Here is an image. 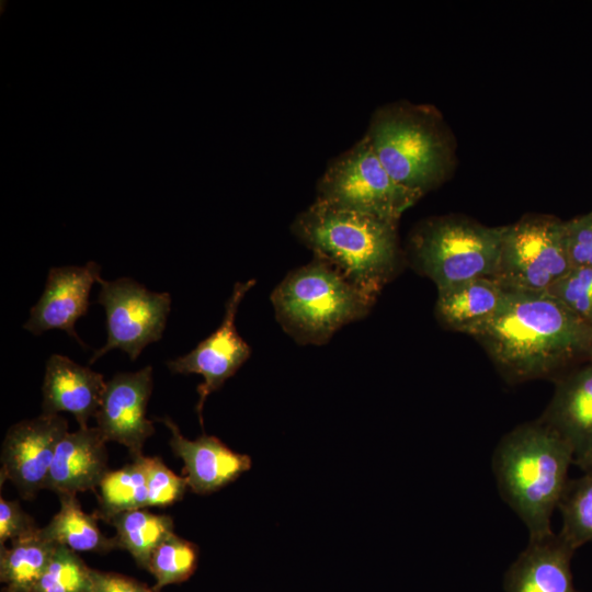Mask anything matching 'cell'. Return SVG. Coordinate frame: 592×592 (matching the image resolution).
Returning a JSON list of instances; mask_svg holds the SVG:
<instances>
[{"label": "cell", "instance_id": "7", "mask_svg": "<svg viewBox=\"0 0 592 592\" xmlns=\"http://www.w3.org/2000/svg\"><path fill=\"white\" fill-rule=\"evenodd\" d=\"M423 195L397 183L365 134L333 158L317 184V201L335 208L398 221Z\"/></svg>", "mask_w": 592, "mask_h": 592}, {"label": "cell", "instance_id": "22", "mask_svg": "<svg viewBox=\"0 0 592 592\" xmlns=\"http://www.w3.org/2000/svg\"><path fill=\"white\" fill-rule=\"evenodd\" d=\"M109 523L116 530L115 539L118 548L127 550L136 563L145 570H148L152 551L174 533L170 515L155 514L147 509L119 513Z\"/></svg>", "mask_w": 592, "mask_h": 592}, {"label": "cell", "instance_id": "21", "mask_svg": "<svg viewBox=\"0 0 592 592\" xmlns=\"http://www.w3.org/2000/svg\"><path fill=\"white\" fill-rule=\"evenodd\" d=\"M57 544L42 534V527L1 547L0 580L9 592H33Z\"/></svg>", "mask_w": 592, "mask_h": 592}, {"label": "cell", "instance_id": "6", "mask_svg": "<svg viewBox=\"0 0 592 592\" xmlns=\"http://www.w3.org/2000/svg\"><path fill=\"white\" fill-rule=\"evenodd\" d=\"M502 226L488 227L456 216L431 218L410 238L413 266L443 289L492 277L500 254Z\"/></svg>", "mask_w": 592, "mask_h": 592}, {"label": "cell", "instance_id": "8", "mask_svg": "<svg viewBox=\"0 0 592 592\" xmlns=\"http://www.w3.org/2000/svg\"><path fill=\"white\" fill-rule=\"evenodd\" d=\"M571 267L563 220L548 215H526L502 226L492 278L508 292L546 293Z\"/></svg>", "mask_w": 592, "mask_h": 592}, {"label": "cell", "instance_id": "3", "mask_svg": "<svg viewBox=\"0 0 592 592\" xmlns=\"http://www.w3.org/2000/svg\"><path fill=\"white\" fill-rule=\"evenodd\" d=\"M398 221L315 201L299 213L293 235L349 281L377 296L400 263Z\"/></svg>", "mask_w": 592, "mask_h": 592}, {"label": "cell", "instance_id": "33", "mask_svg": "<svg viewBox=\"0 0 592 592\" xmlns=\"http://www.w3.org/2000/svg\"><path fill=\"white\" fill-rule=\"evenodd\" d=\"M2 592H9V591H7V590H4V589H3V591H2Z\"/></svg>", "mask_w": 592, "mask_h": 592}, {"label": "cell", "instance_id": "19", "mask_svg": "<svg viewBox=\"0 0 592 592\" xmlns=\"http://www.w3.org/2000/svg\"><path fill=\"white\" fill-rule=\"evenodd\" d=\"M509 293L492 277L466 281L437 289L435 315L445 327L475 338L498 316Z\"/></svg>", "mask_w": 592, "mask_h": 592}, {"label": "cell", "instance_id": "24", "mask_svg": "<svg viewBox=\"0 0 592 592\" xmlns=\"http://www.w3.org/2000/svg\"><path fill=\"white\" fill-rule=\"evenodd\" d=\"M558 508L562 528L558 534L574 550L592 542V470L569 480Z\"/></svg>", "mask_w": 592, "mask_h": 592}, {"label": "cell", "instance_id": "12", "mask_svg": "<svg viewBox=\"0 0 592 592\" xmlns=\"http://www.w3.org/2000/svg\"><path fill=\"white\" fill-rule=\"evenodd\" d=\"M152 386L150 365L115 374L106 382L94 417L104 439L125 446L132 457L143 454L146 441L155 433L153 422L146 415Z\"/></svg>", "mask_w": 592, "mask_h": 592}, {"label": "cell", "instance_id": "2", "mask_svg": "<svg viewBox=\"0 0 592 592\" xmlns=\"http://www.w3.org/2000/svg\"><path fill=\"white\" fill-rule=\"evenodd\" d=\"M572 463L570 445L540 420L515 428L499 443L493 455L498 486L526 525L530 539L554 534L551 516Z\"/></svg>", "mask_w": 592, "mask_h": 592}, {"label": "cell", "instance_id": "5", "mask_svg": "<svg viewBox=\"0 0 592 592\" xmlns=\"http://www.w3.org/2000/svg\"><path fill=\"white\" fill-rule=\"evenodd\" d=\"M376 297L314 255L281 281L271 303L277 322L297 343L322 345L342 327L363 319Z\"/></svg>", "mask_w": 592, "mask_h": 592}, {"label": "cell", "instance_id": "29", "mask_svg": "<svg viewBox=\"0 0 592 592\" xmlns=\"http://www.w3.org/2000/svg\"><path fill=\"white\" fill-rule=\"evenodd\" d=\"M566 247L572 266H592V212L565 221Z\"/></svg>", "mask_w": 592, "mask_h": 592}, {"label": "cell", "instance_id": "10", "mask_svg": "<svg viewBox=\"0 0 592 592\" xmlns=\"http://www.w3.org/2000/svg\"><path fill=\"white\" fill-rule=\"evenodd\" d=\"M255 280L237 282L225 304L220 326L201 341L191 352L167 362L173 374H197L203 383L197 386L196 412L203 426V407L207 397L234 376L251 355L250 345L239 335L236 328L238 307Z\"/></svg>", "mask_w": 592, "mask_h": 592}, {"label": "cell", "instance_id": "17", "mask_svg": "<svg viewBox=\"0 0 592 592\" xmlns=\"http://www.w3.org/2000/svg\"><path fill=\"white\" fill-rule=\"evenodd\" d=\"M106 443L96 426L68 431L57 445L45 489L57 494L95 490L110 470Z\"/></svg>", "mask_w": 592, "mask_h": 592}, {"label": "cell", "instance_id": "15", "mask_svg": "<svg viewBox=\"0 0 592 592\" xmlns=\"http://www.w3.org/2000/svg\"><path fill=\"white\" fill-rule=\"evenodd\" d=\"M160 422L170 431V447L184 463L187 487L198 494H208L235 481L251 468V458L231 451L216 436L202 435L187 440L172 419Z\"/></svg>", "mask_w": 592, "mask_h": 592}, {"label": "cell", "instance_id": "32", "mask_svg": "<svg viewBox=\"0 0 592 592\" xmlns=\"http://www.w3.org/2000/svg\"><path fill=\"white\" fill-rule=\"evenodd\" d=\"M583 471L592 470V459L585 463L582 467H580Z\"/></svg>", "mask_w": 592, "mask_h": 592}, {"label": "cell", "instance_id": "18", "mask_svg": "<svg viewBox=\"0 0 592 592\" xmlns=\"http://www.w3.org/2000/svg\"><path fill=\"white\" fill-rule=\"evenodd\" d=\"M573 553L556 534L530 539L505 573V592H578L570 568Z\"/></svg>", "mask_w": 592, "mask_h": 592}, {"label": "cell", "instance_id": "13", "mask_svg": "<svg viewBox=\"0 0 592 592\" xmlns=\"http://www.w3.org/2000/svg\"><path fill=\"white\" fill-rule=\"evenodd\" d=\"M100 272V265L93 261L82 266L52 267L44 292L31 308L23 328L35 335L48 330H62L84 346L75 325L88 311L90 291L101 278Z\"/></svg>", "mask_w": 592, "mask_h": 592}, {"label": "cell", "instance_id": "9", "mask_svg": "<svg viewBox=\"0 0 592 592\" xmlns=\"http://www.w3.org/2000/svg\"><path fill=\"white\" fill-rule=\"evenodd\" d=\"M98 303L106 316V342L95 350L89 364L118 349L135 361L144 348L159 341L171 310L169 293L151 292L130 277L100 278Z\"/></svg>", "mask_w": 592, "mask_h": 592}, {"label": "cell", "instance_id": "28", "mask_svg": "<svg viewBox=\"0 0 592 592\" xmlns=\"http://www.w3.org/2000/svg\"><path fill=\"white\" fill-rule=\"evenodd\" d=\"M146 474L148 508H164L180 501L187 487L185 477L169 469L159 457L141 456Z\"/></svg>", "mask_w": 592, "mask_h": 592}, {"label": "cell", "instance_id": "14", "mask_svg": "<svg viewBox=\"0 0 592 592\" xmlns=\"http://www.w3.org/2000/svg\"><path fill=\"white\" fill-rule=\"evenodd\" d=\"M539 420L570 445L573 464L582 467L592 459V362L558 378Z\"/></svg>", "mask_w": 592, "mask_h": 592}, {"label": "cell", "instance_id": "30", "mask_svg": "<svg viewBox=\"0 0 592 592\" xmlns=\"http://www.w3.org/2000/svg\"><path fill=\"white\" fill-rule=\"evenodd\" d=\"M39 526L29 515L18 501L0 498V547L8 540H13L37 531Z\"/></svg>", "mask_w": 592, "mask_h": 592}, {"label": "cell", "instance_id": "11", "mask_svg": "<svg viewBox=\"0 0 592 592\" xmlns=\"http://www.w3.org/2000/svg\"><path fill=\"white\" fill-rule=\"evenodd\" d=\"M68 432L59 414L22 420L7 431L1 447V485L10 480L25 500L45 489L58 443Z\"/></svg>", "mask_w": 592, "mask_h": 592}, {"label": "cell", "instance_id": "31", "mask_svg": "<svg viewBox=\"0 0 592 592\" xmlns=\"http://www.w3.org/2000/svg\"><path fill=\"white\" fill-rule=\"evenodd\" d=\"M89 592H159L130 577L92 569Z\"/></svg>", "mask_w": 592, "mask_h": 592}, {"label": "cell", "instance_id": "25", "mask_svg": "<svg viewBox=\"0 0 592 592\" xmlns=\"http://www.w3.org/2000/svg\"><path fill=\"white\" fill-rule=\"evenodd\" d=\"M198 560V547L182 537L171 534L152 551L148 571L156 578L153 587L160 592L168 584L187 580Z\"/></svg>", "mask_w": 592, "mask_h": 592}, {"label": "cell", "instance_id": "1", "mask_svg": "<svg viewBox=\"0 0 592 592\" xmlns=\"http://www.w3.org/2000/svg\"><path fill=\"white\" fill-rule=\"evenodd\" d=\"M475 338L513 382L592 362V327L547 293L510 292L498 316Z\"/></svg>", "mask_w": 592, "mask_h": 592}, {"label": "cell", "instance_id": "16", "mask_svg": "<svg viewBox=\"0 0 592 592\" xmlns=\"http://www.w3.org/2000/svg\"><path fill=\"white\" fill-rule=\"evenodd\" d=\"M105 386L102 374L68 356L53 354L47 360L42 386V413L69 412L79 428H87L88 420L99 410Z\"/></svg>", "mask_w": 592, "mask_h": 592}, {"label": "cell", "instance_id": "27", "mask_svg": "<svg viewBox=\"0 0 592 592\" xmlns=\"http://www.w3.org/2000/svg\"><path fill=\"white\" fill-rule=\"evenodd\" d=\"M546 293L592 327V266H572Z\"/></svg>", "mask_w": 592, "mask_h": 592}, {"label": "cell", "instance_id": "26", "mask_svg": "<svg viewBox=\"0 0 592 592\" xmlns=\"http://www.w3.org/2000/svg\"><path fill=\"white\" fill-rule=\"evenodd\" d=\"M91 576L76 551L57 545L33 592H89Z\"/></svg>", "mask_w": 592, "mask_h": 592}, {"label": "cell", "instance_id": "23", "mask_svg": "<svg viewBox=\"0 0 592 592\" xmlns=\"http://www.w3.org/2000/svg\"><path fill=\"white\" fill-rule=\"evenodd\" d=\"M141 455L116 470H109L99 483L96 517L110 522L115 515L148 508L146 474Z\"/></svg>", "mask_w": 592, "mask_h": 592}, {"label": "cell", "instance_id": "4", "mask_svg": "<svg viewBox=\"0 0 592 592\" xmlns=\"http://www.w3.org/2000/svg\"><path fill=\"white\" fill-rule=\"evenodd\" d=\"M365 134L391 178L411 191L424 195L452 170L453 137L431 105L388 103L374 112Z\"/></svg>", "mask_w": 592, "mask_h": 592}, {"label": "cell", "instance_id": "20", "mask_svg": "<svg viewBox=\"0 0 592 592\" xmlns=\"http://www.w3.org/2000/svg\"><path fill=\"white\" fill-rule=\"evenodd\" d=\"M57 496L60 508L48 524L42 527L44 537L76 553L104 554L118 548L115 537L103 535L96 515L81 509L77 494Z\"/></svg>", "mask_w": 592, "mask_h": 592}]
</instances>
